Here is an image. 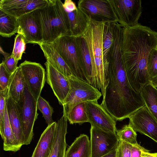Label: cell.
<instances>
[{
    "instance_id": "cell-34",
    "label": "cell",
    "mask_w": 157,
    "mask_h": 157,
    "mask_svg": "<svg viewBox=\"0 0 157 157\" xmlns=\"http://www.w3.org/2000/svg\"><path fill=\"white\" fill-rule=\"evenodd\" d=\"M132 145L126 142L119 141L116 157H131Z\"/></svg>"
},
{
    "instance_id": "cell-31",
    "label": "cell",
    "mask_w": 157,
    "mask_h": 157,
    "mask_svg": "<svg viewBox=\"0 0 157 157\" xmlns=\"http://www.w3.org/2000/svg\"><path fill=\"white\" fill-rule=\"evenodd\" d=\"M147 68L149 81L157 77V47L153 49L150 53Z\"/></svg>"
},
{
    "instance_id": "cell-12",
    "label": "cell",
    "mask_w": 157,
    "mask_h": 157,
    "mask_svg": "<svg viewBox=\"0 0 157 157\" xmlns=\"http://www.w3.org/2000/svg\"><path fill=\"white\" fill-rule=\"evenodd\" d=\"M19 67L31 93L37 101L45 82V69L39 63L27 60Z\"/></svg>"
},
{
    "instance_id": "cell-22",
    "label": "cell",
    "mask_w": 157,
    "mask_h": 157,
    "mask_svg": "<svg viewBox=\"0 0 157 157\" xmlns=\"http://www.w3.org/2000/svg\"><path fill=\"white\" fill-rule=\"evenodd\" d=\"M25 83L20 68L18 67L12 74L8 86L9 95L17 103L19 102L22 97Z\"/></svg>"
},
{
    "instance_id": "cell-24",
    "label": "cell",
    "mask_w": 157,
    "mask_h": 157,
    "mask_svg": "<svg viewBox=\"0 0 157 157\" xmlns=\"http://www.w3.org/2000/svg\"><path fill=\"white\" fill-rule=\"evenodd\" d=\"M67 13L71 35L81 36L86 29L88 17L78 7L76 10Z\"/></svg>"
},
{
    "instance_id": "cell-1",
    "label": "cell",
    "mask_w": 157,
    "mask_h": 157,
    "mask_svg": "<svg viewBox=\"0 0 157 157\" xmlns=\"http://www.w3.org/2000/svg\"><path fill=\"white\" fill-rule=\"evenodd\" d=\"M122 45L120 41H114L109 53L107 84L101 104L117 121L129 118L145 105L140 93L134 90L127 77Z\"/></svg>"
},
{
    "instance_id": "cell-28",
    "label": "cell",
    "mask_w": 157,
    "mask_h": 157,
    "mask_svg": "<svg viewBox=\"0 0 157 157\" xmlns=\"http://www.w3.org/2000/svg\"><path fill=\"white\" fill-rule=\"evenodd\" d=\"M66 117L71 124L75 123L81 124L88 122L85 102L75 105L70 111Z\"/></svg>"
},
{
    "instance_id": "cell-37",
    "label": "cell",
    "mask_w": 157,
    "mask_h": 157,
    "mask_svg": "<svg viewBox=\"0 0 157 157\" xmlns=\"http://www.w3.org/2000/svg\"><path fill=\"white\" fill-rule=\"evenodd\" d=\"M63 6L67 13L72 12L77 9L75 2L71 0H66L63 3Z\"/></svg>"
},
{
    "instance_id": "cell-26",
    "label": "cell",
    "mask_w": 157,
    "mask_h": 157,
    "mask_svg": "<svg viewBox=\"0 0 157 157\" xmlns=\"http://www.w3.org/2000/svg\"><path fill=\"white\" fill-rule=\"evenodd\" d=\"M18 30L17 18L0 10V35L10 37Z\"/></svg>"
},
{
    "instance_id": "cell-32",
    "label": "cell",
    "mask_w": 157,
    "mask_h": 157,
    "mask_svg": "<svg viewBox=\"0 0 157 157\" xmlns=\"http://www.w3.org/2000/svg\"><path fill=\"white\" fill-rule=\"evenodd\" d=\"M26 44L23 36L17 33L15 38L12 53L17 62L21 59L23 53H25Z\"/></svg>"
},
{
    "instance_id": "cell-17",
    "label": "cell",
    "mask_w": 157,
    "mask_h": 157,
    "mask_svg": "<svg viewBox=\"0 0 157 157\" xmlns=\"http://www.w3.org/2000/svg\"><path fill=\"white\" fill-rule=\"evenodd\" d=\"M7 93L6 104L10 124L19 147L24 145L25 138L23 133L17 103Z\"/></svg>"
},
{
    "instance_id": "cell-6",
    "label": "cell",
    "mask_w": 157,
    "mask_h": 157,
    "mask_svg": "<svg viewBox=\"0 0 157 157\" xmlns=\"http://www.w3.org/2000/svg\"><path fill=\"white\" fill-rule=\"evenodd\" d=\"M68 78L70 90L62 105L63 114L66 116L77 105L82 102L98 101L102 95L98 89L73 75Z\"/></svg>"
},
{
    "instance_id": "cell-9",
    "label": "cell",
    "mask_w": 157,
    "mask_h": 157,
    "mask_svg": "<svg viewBox=\"0 0 157 157\" xmlns=\"http://www.w3.org/2000/svg\"><path fill=\"white\" fill-rule=\"evenodd\" d=\"M78 7L93 21H117L109 0H80L78 2Z\"/></svg>"
},
{
    "instance_id": "cell-16",
    "label": "cell",
    "mask_w": 157,
    "mask_h": 157,
    "mask_svg": "<svg viewBox=\"0 0 157 157\" xmlns=\"http://www.w3.org/2000/svg\"><path fill=\"white\" fill-rule=\"evenodd\" d=\"M44 64L46 70L47 83L50 86L60 104L62 105L70 90L68 78L47 61Z\"/></svg>"
},
{
    "instance_id": "cell-23",
    "label": "cell",
    "mask_w": 157,
    "mask_h": 157,
    "mask_svg": "<svg viewBox=\"0 0 157 157\" xmlns=\"http://www.w3.org/2000/svg\"><path fill=\"white\" fill-rule=\"evenodd\" d=\"M0 134L3 141L4 151L16 152L20 149L13 134L5 105L4 123L0 127Z\"/></svg>"
},
{
    "instance_id": "cell-38",
    "label": "cell",
    "mask_w": 157,
    "mask_h": 157,
    "mask_svg": "<svg viewBox=\"0 0 157 157\" xmlns=\"http://www.w3.org/2000/svg\"><path fill=\"white\" fill-rule=\"evenodd\" d=\"M149 151L145 149L142 151L141 157H157V153H150Z\"/></svg>"
},
{
    "instance_id": "cell-14",
    "label": "cell",
    "mask_w": 157,
    "mask_h": 157,
    "mask_svg": "<svg viewBox=\"0 0 157 157\" xmlns=\"http://www.w3.org/2000/svg\"><path fill=\"white\" fill-rule=\"evenodd\" d=\"M129 119V124L136 132L148 136L157 143V121L145 105Z\"/></svg>"
},
{
    "instance_id": "cell-7",
    "label": "cell",
    "mask_w": 157,
    "mask_h": 157,
    "mask_svg": "<svg viewBox=\"0 0 157 157\" xmlns=\"http://www.w3.org/2000/svg\"><path fill=\"white\" fill-rule=\"evenodd\" d=\"M37 102L25 82L22 97L17 103L25 138L24 145L30 144L33 138V128L38 115Z\"/></svg>"
},
{
    "instance_id": "cell-19",
    "label": "cell",
    "mask_w": 157,
    "mask_h": 157,
    "mask_svg": "<svg viewBox=\"0 0 157 157\" xmlns=\"http://www.w3.org/2000/svg\"><path fill=\"white\" fill-rule=\"evenodd\" d=\"M57 122L48 126L41 134L31 157H48L55 136Z\"/></svg>"
},
{
    "instance_id": "cell-18",
    "label": "cell",
    "mask_w": 157,
    "mask_h": 157,
    "mask_svg": "<svg viewBox=\"0 0 157 157\" xmlns=\"http://www.w3.org/2000/svg\"><path fill=\"white\" fill-rule=\"evenodd\" d=\"M67 119L64 114L57 122L53 144L48 157H65L67 144Z\"/></svg>"
},
{
    "instance_id": "cell-41",
    "label": "cell",
    "mask_w": 157,
    "mask_h": 157,
    "mask_svg": "<svg viewBox=\"0 0 157 157\" xmlns=\"http://www.w3.org/2000/svg\"><path fill=\"white\" fill-rule=\"evenodd\" d=\"M150 81L153 85L157 88V77L150 80Z\"/></svg>"
},
{
    "instance_id": "cell-29",
    "label": "cell",
    "mask_w": 157,
    "mask_h": 157,
    "mask_svg": "<svg viewBox=\"0 0 157 157\" xmlns=\"http://www.w3.org/2000/svg\"><path fill=\"white\" fill-rule=\"evenodd\" d=\"M116 133L119 141H124L132 145L138 144L136 132L129 124L124 126L119 130H117Z\"/></svg>"
},
{
    "instance_id": "cell-20",
    "label": "cell",
    "mask_w": 157,
    "mask_h": 157,
    "mask_svg": "<svg viewBox=\"0 0 157 157\" xmlns=\"http://www.w3.org/2000/svg\"><path fill=\"white\" fill-rule=\"evenodd\" d=\"M38 45L47 61L57 70L67 78L73 75L70 69L64 61L51 45L43 43Z\"/></svg>"
},
{
    "instance_id": "cell-5",
    "label": "cell",
    "mask_w": 157,
    "mask_h": 157,
    "mask_svg": "<svg viewBox=\"0 0 157 157\" xmlns=\"http://www.w3.org/2000/svg\"><path fill=\"white\" fill-rule=\"evenodd\" d=\"M49 44L59 53L70 69L74 76L89 83L84 73L82 57L77 36H62Z\"/></svg>"
},
{
    "instance_id": "cell-15",
    "label": "cell",
    "mask_w": 157,
    "mask_h": 157,
    "mask_svg": "<svg viewBox=\"0 0 157 157\" xmlns=\"http://www.w3.org/2000/svg\"><path fill=\"white\" fill-rule=\"evenodd\" d=\"M48 0H0V10L17 18L45 6Z\"/></svg>"
},
{
    "instance_id": "cell-33",
    "label": "cell",
    "mask_w": 157,
    "mask_h": 157,
    "mask_svg": "<svg viewBox=\"0 0 157 157\" xmlns=\"http://www.w3.org/2000/svg\"><path fill=\"white\" fill-rule=\"evenodd\" d=\"M12 74L6 70L2 62L0 65V91L4 90L8 88Z\"/></svg>"
},
{
    "instance_id": "cell-27",
    "label": "cell",
    "mask_w": 157,
    "mask_h": 157,
    "mask_svg": "<svg viewBox=\"0 0 157 157\" xmlns=\"http://www.w3.org/2000/svg\"><path fill=\"white\" fill-rule=\"evenodd\" d=\"M114 22H105L102 43V52L103 58L108 62V55L113 44Z\"/></svg>"
},
{
    "instance_id": "cell-3",
    "label": "cell",
    "mask_w": 157,
    "mask_h": 157,
    "mask_svg": "<svg viewBox=\"0 0 157 157\" xmlns=\"http://www.w3.org/2000/svg\"><path fill=\"white\" fill-rule=\"evenodd\" d=\"M105 22L93 21L89 18L86 29L81 36L85 40L89 51L93 72L96 76L98 90L105 96L107 82L106 76L109 62L103 55L102 43Z\"/></svg>"
},
{
    "instance_id": "cell-11",
    "label": "cell",
    "mask_w": 157,
    "mask_h": 157,
    "mask_svg": "<svg viewBox=\"0 0 157 157\" xmlns=\"http://www.w3.org/2000/svg\"><path fill=\"white\" fill-rule=\"evenodd\" d=\"M91 157H101L111 151L118 145L116 133L106 132L91 126Z\"/></svg>"
},
{
    "instance_id": "cell-8",
    "label": "cell",
    "mask_w": 157,
    "mask_h": 157,
    "mask_svg": "<svg viewBox=\"0 0 157 157\" xmlns=\"http://www.w3.org/2000/svg\"><path fill=\"white\" fill-rule=\"evenodd\" d=\"M118 21L123 27L138 23L142 13L141 0H109Z\"/></svg>"
},
{
    "instance_id": "cell-36",
    "label": "cell",
    "mask_w": 157,
    "mask_h": 157,
    "mask_svg": "<svg viewBox=\"0 0 157 157\" xmlns=\"http://www.w3.org/2000/svg\"><path fill=\"white\" fill-rule=\"evenodd\" d=\"M145 149L138 144L133 145L131 152V157H141L142 151Z\"/></svg>"
},
{
    "instance_id": "cell-30",
    "label": "cell",
    "mask_w": 157,
    "mask_h": 157,
    "mask_svg": "<svg viewBox=\"0 0 157 157\" xmlns=\"http://www.w3.org/2000/svg\"><path fill=\"white\" fill-rule=\"evenodd\" d=\"M37 108L42 113L48 126L55 122L52 118V115L54 112L53 108L49 102L40 96L37 100Z\"/></svg>"
},
{
    "instance_id": "cell-2",
    "label": "cell",
    "mask_w": 157,
    "mask_h": 157,
    "mask_svg": "<svg viewBox=\"0 0 157 157\" xmlns=\"http://www.w3.org/2000/svg\"><path fill=\"white\" fill-rule=\"evenodd\" d=\"M157 47V32L138 23L123 27L122 52L125 71L133 89L140 93L149 81L147 65L151 51Z\"/></svg>"
},
{
    "instance_id": "cell-25",
    "label": "cell",
    "mask_w": 157,
    "mask_h": 157,
    "mask_svg": "<svg viewBox=\"0 0 157 157\" xmlns=\"http://www.w3.org/2000/svg\"><path fill=\"white\" fill-rule=\"evenodd\" d=\"M140 93L145 105L157 121V88L149 81L143 87Z\"/></svg>"
},
{
    "instance_id": "cell-13",
    "label": "cell",
    "mask_w": 157,
    "mask_h": 157,
    "mask_svg": "<svg viewBox=\"0 0 157 157\" xmlns=\"http://www.w3.org/2000/svg\"><path fill=\"white\" fill-rule=\"evenodd\" d=\"M88 122L91 126L116 133L117 121L97 101L85 102Z\"/></svg>"
},
{
    "instance_id": "cell-35",
    "label": "cell",
    "mask_w": 157,
    "mask_h": 157,
    "mask_svg": "<svg viewBox=\"0 0 157 157\" xmlns=\"http://www.w3.org/2000/svg\"><path fill=\"white\" fill-rule=\"evenodd\" d=\"M6 70L10 73H13L17 67V61L11 54L7 58L4 59L2 62Z\"/></svg>"
},
{
    "instance_id": "cell-10",
    "label": "cell",
    "mask_w": 157,
    "mask_h": 157,
    "mask_svg": "<svg viewBox=\"0 0 157 157\" xmlns=\"http://www.w3.org/2000/svg\"><path fill=\"white\" fill-rule=\"evenodd\" d=\"M17 33L23 36L26 44H39L43 42L42 27L38 10L17 18Z\"/></svg>"
},
{
    "instance_id": "cell-40",
    "label": "cell",
    "mask_w": 157,
    "mask_h": 157,
    "mask_svg": "<svg viewBox=\"0 0 157 157\" xmlns=\"http://www.w3.org/2000/svg\"><path fill=\"white\" fill-rule=\"evenodd\" d=\"M0 52L1 54L3 55L5 57V59L7 58L10 55L9 53H7L5 52L3 50L1 46H0Z\"/></svg>"
},
{
    "instance_id": "cell-4",
    "label": "cell",
    "mask_w": 157,
    "mask_h": 157,
    "mask_svg": "<svg viewBox=\"0 0 157 157\" xmlns=\"http://www.w3.org/2000/svg\"><path fill=\"white\" fill-rule=\"evenodd\" d=\"M60 0H48L38 9L42 27L43 42L50 44L63 35H71L67 12Z\"/></svg>"
},
{
    "instance_id": "cell-39",
    "label": "cell",
    "mask_w": 157,
    "mask_h": 157,
    "mask_svg": "<svg viewBox=\"0 0 157 157\" xmlns=\"http://www.w3.org/2000/svg\"><path fill=\"white\" fill-rule=\"evenodd\" d=\"M118 145L115 149L109 153L101 157H116Z\"/></svg>"
},
{
    "instance_id": "cell-21",
    "label": "cell",
    "mask_w": 157,
    "mask_h": 157,
    "mask_svg": "<svg viewBox=\"0 0 157 157\" xmlns=\"http://www.w3.org/2000/svg\"><path fill=\"white\" fill-rule=\"evenodd\" d=\"M65 157H91L90 141L88 136L81 134L66 151Z\"/></svg>"
}]
</instances>
